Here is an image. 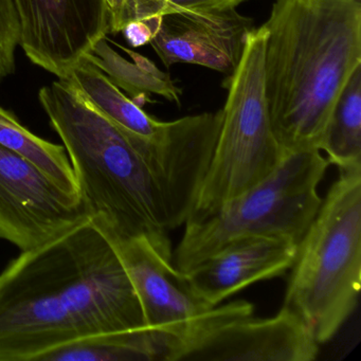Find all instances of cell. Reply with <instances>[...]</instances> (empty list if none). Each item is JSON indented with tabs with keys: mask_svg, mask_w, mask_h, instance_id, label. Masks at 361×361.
<instances>
[{
	"mask_svg": "<svg viewBox=\"0 0 361 361\" xmlns=\"http://www.w3.org/2000/svg\"><path fill=\"white\" fill-rule=\"evenodd\" d=\"M39 100L64 143L88 217L105 233L170 242L169 232L185 225L195 204L215 126L180 118L159 145L111 121L66 80L42 87Z\"/></svg>",
	"mask_w": 361,
	"mask_h": 361,
	"instance_id": "1",
	"label": "cell"
},
{
	"mask_svg": "<svg viewBox=\"0 0 361 361\" xmlns=\"http://www.w3.org/2000/svg\"><path fill=\"white\" fill-rule=\"evenodd\" d=\"M143 327L132 282L90 217L0 272V361H42L84 338Z\"/></svg>",
	"mask_w": 361,
	"mask_h": 361,
	"instance_id": "2",
	"label": "cell"
},
{
	"mask_svg": "<svg viewBox=\"0 0 361 361\" xmlns=\"http://www.w3.org/2000/svg\"><path fill=\"white\" fill-rule=\"evenodd\" d=\"M263 26L274 136L284 153L320 151L336 100L361 65V3L276 0Z\"/></svg>",
	"mask_w": 361,
	"mask_h": 361,
	"instance_id": "3",
	"label": "cell"
},
{
	"mask_svg": "<svg viewBox=\"0 0 361 361\" xmlns=\"http://www.w3.org/2000/svg\"><path fill=\"white\" fill-rule=\"evenodd\" d=\"M339 174L298 244L283 304L319 344L335 337L360 293L361 170Z\"/></svg>",
	"mask_w": 361,
	"mask_h": 361,
	"instance_id": "4",
	"label": "cell"
},
{
	"mask_svg": "<svg viewBox=\"0 0 361 361\" xmlns=\"http://www.w3.org/2000/svg\"><path fill=\"white\" fill-rule=\"evenodd\" d=\"M318 149L288 152L255 187L214 214L187 221L173 255L175 267L187 272L235 240L278 236L299 244L320 208L318 188L329 169Z\"/></svg>",
	"mask_w": 361,
	"mask_h": 361,
	"instance_id": "5",
	"label": "cell"
},
{
	"mask_svg": "<svg viewBox=\"0 0 361 361\" xmlns=\"http://www.w3.org/2000/svg\"><path fill=\"white\" fill-rule=\"evenodd\" d=\"M265 41V27L255 28L248 35L238 69L224 81L228 97L223 121L187 221L221 210L267 177L286 154L274 136L266 99Z\"/></svg>",
	"mask_w": 361,
	"mask_h": 361,
	"instance_id": "6",
	"label": "cell"
},
{
	"mask_svg": "<svg viewBox=\"0 0 361 361\" xmlns=\"http://www.w3.org/2000/svg\"><path fill=\"white\" fill-rule=\"evenodd\" d=\"M243 300L212 308L175 361H314L320 344L305 321L289 308L253 317Z\"/></svg>",
	"mask_w": 361,
	"mask_h": 361,
	"instance_id": "7",
	"label": "cell"
},
{
	"mask_svg": "<svg viewBox=\"0 0 361 361\" xmlns=\"http://www.w3.org/2000/svg\"><path fill=\"white\" fill-rule=\"evenodd\" d=\"M104 234L136 291L145 325L168 340L170 361H175L183 344L213 307H208L192 293L183 272L175 267L171 240L156 242L145 235Z\"/></svg>",
	"mask_w": 361,
	"mask_h": 361,
	"instance_id": "8",
	"label": "cell"
},
{
	"mask_svg": "<svg viewBox=\"0 0 361 361\" xmlns=\"http://www.w3.org/2000/svg\"><path fill=\"white\" fill-rule=\"evenodd\" d=\"M88 217L80 196L37 164L0 145V240L29 250Z\"/></svg>",
	"mask_w": 361,
	"mask_h": 361,
	"instance_id": "9",
	"label": "cell"
},
{
	"mask_svg": "<svg viewBox=\"0 0 361 361\" xmlns=\"http://www.w3.org/2000/svg\"><path fill=\"white\" fill-rule=\"evenodd\" d=\"M13 1L25 54L59 80H66L94 46L111 35L107 0Z\"/></svg>",
	"mask_w": 361,
	"mask_h": 361,
	"instance_id": "10",
	"label": "cell"
},
{
	"mask_svg": "<svg viewBox=\"0 0 361 361\" xmlns=\"http://www.w3.org/2000/svg\"><path fill=\"white\" fill-rule=\"evenodd\" d=\"M255 29L252 18L235 8L166 14L151 45L166 68L200 65L229 78L238 69L248 35Z\"/></svg>",
	"mask_w": 361,
	"mask_h": 361,
	"instance_id": "11",
	"label": "cell"
},
{
	"mask_svg": "<svg viewBox=\"0 0 361 361\" xmlns=\"http://www.w3.org/2000/svg\"><path fill=\"white\" fill-rule=\"evenodd\" d=\"M297 250V243L287 238L252 236L227 245L183 274L192 293L215 307L255 283L289 271Z\"/></svg>",
	"mask_w": 361,
	"mask_h": 361,
	"instance_id": "12",
	"label": "cell"
},
{
	"mask_svg": "<svg viewBox=\"0 0 361 361\" xmlns=\"http://www.w3.org/2000/svg\"><path fill=\"white\" fill-rule=\"evenodd\" d=\"M66 81L81 90L103 115L124 130L159 145H166L172 138L174 121H158L147 115L142 107L126 96L87 56L75 65Z\"/></svg>",
	"mask_w": 361,
	"mask_h": 361,
	"instance_id": "13",
	"label": "cell"
},
{
	"mask_svg": "<svg viewBox=\"0 0 361 361\" xmlns=\"http://www.w3.org/2000/svg\"><path fill=\"white\" fill-rule=\"evenodd\" d=\"M170 344L147 327L111 331L58 348L42 361H169Z\"/></svg>",
	"mask_w": 361,
	"mask_h": 361,
	"instance_id": "14",
	"label": "cell"
},
{
	"mask_svg": "<svg viewBox=\"0 0 361 361\" xmlns=\"http://www.w3.org/2000/svg\"><path fill=\"white\" fill-rule=\"evenodd\" d=\"M117 46L132 58L133 62L116 52L107 44L106 37L99 41L86 56L117 87L130 94L139 106H142L152 94L180 105L183 90L177 87L169 73L159 71L145 56L118 44Z\"/></svg>",
	"mask_w": 361,
	"mask_h": 361,
	"instance_id": "15",
	"label": "cell"
},
{
	"mask_svg": "<svg viewBox=\"0 0 361 361\" xmlns=\"http://www.w3.org/2000/svg\"><path fill=\"white\" fill-rule=\"evenodd\" d=\"M320 152L339 172L361 170V65L342 88L329 116Z\"/></svg>",
	"mask_w": 361,
	"mask_h": 361,
	"instance_id": "16",
	"label": "cell"
},
{
	"mask_svg": "<svg viewBox=\"0 0 361 361\" xmlns=\"http://www.w3.org/2000/svg\"><path fill=\"white\" fill-rule=\"evenodd\" d=\"M0 145L25 156L63 190L80 196L75 173L65 147L39 138L25 128L13 114L1 106Z\"/></svg>",
	"mask_w": 361,
	"mask_h": 361,
	"instance_id": "17",
	"label": "cell"
},
{
	"mask_svg": "<svg viewBox=\"0 0 361 361\" xmlns=\"http://www.w3.org/2000/svg\"><path fill=\"white\" fill-rule=\"evenodd\" d=\"M245 0H130L126 23L181 12H208L233 9Z\"/></svg>",
	"mask_w": 361,
	"mask_h": 361,
	"instance_id": "18",
	"label": "cell"
},
{
	"mask_svg": "<svg viewBox=\"0 0 361 361\" xmlns=\"http://www.w3.org/2000/svg\"><path fill=\"white\" fill-rule=\"evenodd\" d=\"M20 23L13 0H0V82L16 71Z\"/></svg>",
	"mask_w": 361,
	"mask_h": 361,
	"instance_id": "19",
	"label": "cell"
},
{
	"mask_svg": "<svg viewBox=\"0 0 361 361\" xmlns=\"http://www.w3.org/2000/svg\"><path fill=\"white\" fill-rule=\"evenodd\" d=\"M161 20L162 16L133 20L123 27L121 32L133 48L142 47L151 44L152 39L159 30Z\"/></svg>",
	"mask_w": 361,
	"mask_h": 361,
	"instance_id": "20",
	"label": "cell"
},
{
	"mask_svg": "<svg viewBox=\"0 0 361 361\" xmlns=\"http://www.w3.org/2000/svg\"><path fill=\"white\" fill-rule=\"evenodd\" d=\"M354 1H360L361 3V0H354Z\"/></svg>",
	"mask_w": 361,
	"mask_h": 361,
	"instance_id": "21",
	"label": "cell"
}]
</instances>
